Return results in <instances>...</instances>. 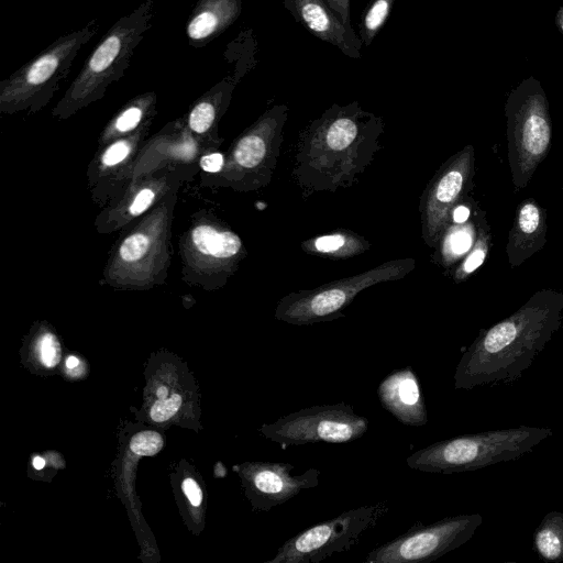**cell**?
Instances as JSON below:
<instances>
[{
	"mask_svg": "<svg viewBox=\"0 0 563 563\" xmlns=\"http://www.w3.org/2000/svg\"><path fill=\"white\" fill-rule=\"evenodd\" d=\"M155 194L150 188L141 190L130 206V213L139 216L143 213L153 202Z\"/></svg>",
	"mask_w": 563,
	"mask_h": 563,
	"instance_id": "obj_29",
	"label": "cell"
},
{
	"mask_svg": "<svg viewBox=\"0 0 563 563\" xmlns=\"http://www.w3.org/2000/svg\"><path fill=\"white\" fill-rule=\"evenodd\" d=\"M415 266L416 262L412 258L388 261L351 277L313 289L291 292L279 300L275 318L294 325H309L338 319L363 289L402 278Z\"/></svg>",
	"mask_w": 563,
	"mask_h": 563,
	"instance_id": "obj_7",
	"label": "cell"
},
{
	"mask_svg": "<svg viewBox=\"0 0 563 563\" xmlns=\"http://www.w3.org/2000/svg\"><path fill=\"white\" fill-rule=\"evenodd\" d=\"M155 0H144L106 32L86 58L55 113L70 114L100 99L107 88L124 76L134 51L152 26Z\"/></svg>",
	"mask_w": 563,
	"mask_h": 563,
	"instance_id": "obj_3",
	"label": "cell"
},
{
	"mask_svg": "<svg viewBox=\"0 0 563 563\" xmlns=\"http://www.w3.org/2000/svg\"><path fill=\"white\" fill-rule=\"evenodd\" d=\"M367 247V241L345 231L320 235L302 243L305 252L332 258L351 257L365 252Z\"/></svg>",
	"mask_w": 563,
	"mask_h": 563,
	"instance_id": "obj_19",
	"label": "cell"
},
{
	"mask_svg": "<svg viewBox=\"0 0 563 563\" xmlns=\"http://www.w3.org/2000/svg\"><path fill=\"white\" fill-rule=\"evenodd\" d=\"M380 405L405 426L428 422L427 408L418 377L411 366L386 376L377 388Z\"/></svg>",
	"mask_w": 563,
	"mask_h": 563,
	"instance_id": "obj_14",
	"label": "cell"
},
{
	"mask_svg": "<svg viewBox=\"0 0 563 563\" xmlns=\"http://www.w3.org/2000/svg\"><path fill=\"white\" fill-rule=\"evenodd\" d=\"M242 12V0H198L187 23L190 46L200 48L229 29Z\"/></svg>",
	"mask_w": 563,
	"mask_h": 563,
	"instance_id": "obj_16",
	"label": "cell"
},
{
	"mask_svg": "<svg viewBox=\"0 0 563 563\" xmlns=\"http://www.w3.org/2000/svg\"><path fill=\"white\" fill-rule=\"evenodd\" d=\"M470 218V209L464 205H457L452 211V221L462 224Z\"/></svg>",
	"mask_w": 563,
	"mask_h": 563,
	"instance_id": "obj_33",
	"label": "cell"
},
{
	"mask_svg": "<svg viewBox=\"0 0 563 563\" xmlns=\"http://www.w3.org/2000/svg\"><path fill=\"white\" fill-rule=\"evenodd\" d=\"M99 26V21L92 19L82 27L59 36L2 80L1 109L9 112L45 104L67 78L79 51L97 34Z\"/></svg>",
	"mask_w": 563,
	"mask_h": 563,
	"instance_id": "obj_6",
	"label": "cell"
},
{
	"mask_svg": "<svg viewBox=\"0 0 563 563\" xmlns=\"http://www.w3.org/2000/svg\"><path fill=\"white\" fill-rule=\"evenodd\" d=\"M563 323V292H534L510 317L483 330L463 353L456 389L509 384L519 379Z\"/></svg>",
	"mask_w": 563,
	"mask_h": 563,
	"instance_id": "obj_1",
	"label": "cell"
},
{
	"mask_svg": "<svg viewBox=\"0 0 563 563\" xmlns=\"http://www.w3.org/2000/svg\"><path fill=\"white\" fill-rule=\"evenodd\" d=\"M552 434V429L527 426L463 434L416 451L407 464L416 471L445 475L475 471L517 460Z\"/></svg>",
	"mask_w": 563,
	"mask_h": 563,
	"instance_id": "obj_4",
	"label": "cell"
},
{
	"mask_svg": "<svg viewBox=\"0 0 563 563\" xmlns=\"http://www.w3.org/2000/svg\"><path fill=\"white\" fill-rule=\"evenodd\" d=\"M223 164L224 159L221 153L208 154L200 159L201 168L208 173L220 172L223 167Z\"/></svg>",
	"mask_w": 563,
	"mask_h": 563,
	"instance_id": "obj_31",
	"label": "cell"
},
{
	"mask_svg": "<svg viewBox=\"0 0 563 563\" xmlns=\"http://www.w3.org/2000/svg\"><path fill=\"white\" fill-rule=\"evenodd\" d=\"M33 466L36 468V470H42L44 466H45V461L43 457L41 456H35L33 459Z\"/></svg>",
	"mask_w": 563,
	"mask_h": 563,
	"instance_id": "obj_35",
	"label": "cell"
},
{
	"mask_svg": "<svg viewBox=\"0 0 563 563\" xmlns=\"http://www.w3.org/2000/svg\"><path fill=\"white\" fill-rule=\"evenodd\" d=\"M442 256L443 261H453V258L465 253L472 245V234L466 228L448 230L442 236Z\"/></svg>",
	"mask_w": 563,
	"mask_h": 563,
	"instance_id": "obj_22",
	"label": "cell"
},
{
	"mask_svg": "<svg viewBox=\"0 0 563 563\" xmlns=\"http://www.w3.org/2000/svg\"><path fill=\"white\" fill-rule=\"evenodd\" d=\"M294 468L292 464L280 462H257L234 467L243 473L252 503L258 511H268L302 490L319 485V470L310 467L302 474L294 475Z\"/></svg>",
	"mask_w": 563,
	"mask_h": 563,
	"instance_id": "obj_12",
	"label": "cell"
},
{
	"mask_svg": "<svg viewBox=\"0 0 563 563\" xmlns=\"http://www.w3.org/2000/svg\"><path fill=\"white\" fill-rule=\"evenodd\" d=\"M474 174V148L465 146L437 172L420 202L422 236L435 247L449 230L452 211L468 189Z\"/></svg>",
	"mask_w": 563,
	"mask_h": 563,
	"instance_id": "obj_11",
	"label": "cell"
},
{
	"mask_svg": "<svg viewBox=\"0 0 563 563\" xmlns=\"http://www.w3.org/2000/svg\"><path fill=\"white\" fill-rule=\"evenodd\" d=\"M534 548L544 560L563 561V514L549 512L534 533Z\"/></svg>",
	"mask_w": 563,
	"mask_h": 563,
	"instance_id": "obj_20",
	"label": "cell"
},
{
	"mask_svg": "<svg viewBox=\"0 0 563 563\" xmlns=\"http://www.w3.org/2000/svg\"><path fill=\"white\" fill-rule=\"evenodd\" d=\"M508 162L515 190L527 187L552 141L549 101L540 81L523 79L505 104Z\"/></svg>",
	"mask_w": 563,
	"mask_h": 563,
	"instance_id": "obj_5",
	"label": "cell"
},
{
	"mask_svg": "<svg viewBox=\"0 0 563 563\" xmlns=\"http://www.w3.org/2000/svg\"><path fill=\"white\" fill-rule=\"evenodd\" d=\"M487 254V242L484 234H482L476 242L475 247L465 258L463 264L455 273L456 279H463L468 274L477 269L485 261Z\"/></svg>",
	"mask_w": 563,
	"mask_h": 563,
	"instance_id": "obj_26",
	"label": "cell"
},
{
	"mask_svg": "<svg viewBox=\"0 0 563 563\" xmlns=\"http://www.w3.org/2000/svg\"><path fill=\"white\" fill-rule=\"evenodd\" d=\"M368 419L356 413L350 404L316 405L280 417L260 429L282 449L307 443H347L362 438Z\"/></svg>",
	"mask_w": 563,
	"mask_h": 563,
	"instance_id": "obj_9",
	"label": "cell"
},
{
	"mask_svg": "<svg viewBox=\"0 0 563 563\" xmlns=\"http://www.w3.org/2000/svg\"><path fill=\"white\" fill-rule=\"evenodd\" d=\"M382 131V118L364 111L356 101L333 104L305 132L297 169L302 184L322 189L349 185L372 155L365 153V141L376 140Z\"/></svg>",
	"mask_w": 563,
	"mask_h": 563,
	"instance_id": "obj_2",
	"label": "cell"
},
{
	"mask_svg": "<svg viewBox=\"0 0 563 563\" xmlns=\"http://www.w3.org/2000/svg\"><path fill=\"white\" fill-rule=\"evenodd\" d=\"M164 441L156 431H141L130 441V449L136 455H154L161 451Z\"/></svg>",
	"mask_w": 563,
	"mask_h": 563,
	"instance_id": "obj_23",
	"label": "cell"
},
{
	"mask_svg": "<svg viewBox=\"0 0 563 563\" xmlns=\"http://www.w3.org/2000/svg\"><path fill=\"white\" fill-rule=\"evenodd\" d=\"M78 364H79V361H78V358H77V357H75V356H69V357L67 358V361H66V366H67L68 368H75L76 366H78Z\"/></svg>",
	"mask_w": 563,
	"mask_h": 563,
	"instance_id": "obj_36",
	"label": "cell"
},
{
	"mask_svg": "<svg viewBox=\"0 0 563 563\" xmlns=\"http://www.w3.org/2000/svg\"><path fill=\"white\" fill-rule=\"evenodd\" d=\"M547 242V211L536 200L522 201L516 211L506 252L512 268L520 266Z\"/></svg>",
	"mask_w": 563,
	"mask_h": 563,
	"instance_id": "obj_15",
	"label": "cell"
},
{
	"mask_svg": "<svg viewBox=\"0 0 563 563\" xmlns=\"http://www.w3.org/2000/svg\"><path fill=\"white\" fill-rule=\"evenodd\" d=\"M181 405V396L174 394L170 398H159L151 408V418L156 422H163L173 417Z\"/></svg>",
	"mask_w": 563,
	"mask_h": 563,
	"instance_id": "obj_27",
	"label": "cell"
},
{
	"mask_svg": "<svg viewBox=\"0 0 563 563\" xmlns=\"http://www.w3.org/2000/svg\"><path fill=\"white\" fill-rule=\"evenodd\" d=\"M388 512L387 501L343 511L286 540L267 563H319L334 554L350 551Z\"/></svg>",
	"mask_w": 563,
	"mask_h": 563,
	"instance_id": "obj_8",
	"label": "cell"
},
{
	"mask_svg": "<svg viewBox=\"0 0 563 563\" xmlns=\"http://www.w3.org/2000/svg\"><path fill=\"white\" fill-rule=\"evenodd\" d=\"M284 5L316 37L335 46L347 57L360 58L363 46L360 36L325 0H284Z\"/></svg>",
	"mask_w": 563,
	"mask_h": 563,
	"instance_id": "obj_13",
	"label": "cell"
},
{
	"mask_svg": "<svg viewBox=\"0 0 563 563\" xmlns=\"http://www.w3.org/2000/svg\"><path fill=\"white\" fill-rule=\"evenodd\" d=\"M395 0H372L362 14L358 36L362 44L369 46L387 21Z\"/></svg>",
	"mask_w": 563,
	"mask_h": 563,
	"instance_id": "obj_21",
	"label": "cell"
},
{
	"mask_svg": "<svg viewBox=\"0 0 563 563\" xmlns=\"http://www.w3.org/2000/svg\"><path fill=\"white\" fill-rule=\"evenodd\" d=\"M130 143L125 140L118 141L110 145L102 155V164L113 166L122 162L130 153Z\"/></svg>",
	"mask_w": 563,
	"mask_h": 563,
	"instance_id": "obj_28",
	"label": "cell"
},
{
	"mask_svg": "<svg viewBox=\"0 0 563 563\" xmlns=\"http://www.w3.org/2000/svg\"><path fill=\"white\" fill-rule=\"evenodd\" d=\"M150 246V239L144 233L129 235L120 246V257L126 263H133L144 256Z\"/></svg>",
	"mask_w": 563,
	"mask_h": 563,
	"instance_id": "obj_24",
	"label": "cell"
},
{
	"mask_svg": "<svg viewBox=\"0 0 563 563\" xmlns=\"http://www.w3.org/2000/svg\"><path fill=\"white\" fill-rule=\"evenodd\" d=\"M190 240L198 253L216 261H231L242 250V241L230 230L200 224L191 231Z\"/></svg>",
	"mask_w": 563,
	"mask_h": 563,
	"instance_id": "obj_18",
	"label": "cell"
},
{
	"mask_svg": "<svg viewBox=\"0 0 563 563\" xmlns=\"http://www.w3.org/2000/svg\"><path fill=\"white\" fill-rule=\"evenodd\" d=\"M346 25H351L350 0H325Z\"/></svg>",
	"mask_w": 563,
	"mask_h": 563,
	"instance_id": "obj_32",
	"label": "cell"
},
{
	"mask_svg": "<svg viewBox=\"0 0 563 563\" xmlns=\"http://www.w3.org/2000/svg\"><path fill=\"white\" fill-rule=\"evenodd\" d=\"M36 352L40 361L46 367H54L60 358V346L52 333L41 335L36 342Z\"/></svg>",
	"mask_w": 563,
	"mask_h": 563,
	"instance_id": "obj_25",
	"label": "cell"
},
{
	"mask_svg": "<svg viewBox=\"0 0 563 563\" xmlns=\"http://www.w3.org/2000/svg\"><path fill=\"white\" fill-rule=\"evenodd\" d=\"M183 490L192 506H199L202 500V492L199 485L191 477L183 482Z\"/></svg>",
	"mask_w": 563,
	"mask_h": 563,
	"instance_id": "obj_30",
	"label": "cell"
},
{
	"mask_svg": "<svg viewBox=\"0 0 563 563\" xmlns=\"http://www.w3.org/2000/svg\"><path fill=\"white\" fill-rule=\"evenodd\" d=\"M555 24L558 29L563 33V5L560 8L555 15Z\"/></svg>",
	"mask_w": 563,
	"mask_h": 563,
	"instance_id": "obj_34",
	"label": "cell"
},
{
	"mask_svg": "<svg viewBox=\"0 0 563 563\" xmlns=\"http://www.w3.org/2000/svg\"><path fill=\"white\" fill-rule=\"evenodd\" d=\"M249 68L247 64H238L234 71L220 80L192 106L187 118L188 126L192 132L202 134L211 129L219 113L228 104L236 84Z\"/></svg>",
	"mask_w": 563,
	"mask_h": 563,
	"instance_id": "obj_17",
	"label": "cell"
},
{
	"mask_svg": "<svg viewBox=\"0 0 563 563\" xmlns=\"http://www.w3.org/2000/svg\"><path fill=\"white\" fill-rule=\"evenodd\" d=\"M482 523L479 514L445 517L430 525L415 522L402 534L372 550L364 561L431 562L467 542Z\"/></svg>",
	"mask_w": 563,
	"mask_h": 563,
	"instance_id": "obj_10",
	"label": "cell"
},
{
	"mask_svg": "<svg viewBox=\"0 0 563 563\" xmlns=\"http://www.w3.org/2000/svg\"><path fill=\"white\" fill-rule=\"evenodd\" d=\"M563 189V188H562Z\"/></svg>",
	"mask_w": 563,
	"mask_h": 563,
	"instance_id": "obj_37",
	"label": "cell"
}]
</instances>
